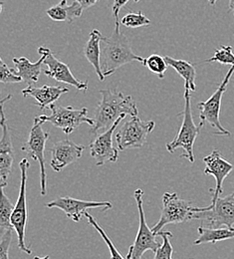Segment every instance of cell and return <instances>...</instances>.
<instances>
[{"mask_svg": "<svg viewBox=\"0 0 234 259\" xmlns=\"http://www.w3.org/2000/svg\"><path fill=\"white\" fill-rule=\"evenodd\" d=\"M100 94L102 100L93 118V133L110 129L123 116H137V107L132 96L109 89L100 90Z\"/></svg>", "mask_w": 234, "mask_h": 259, "instance_id": "6da1fadb", "label": "cell"}, {"mask_svg": "<svg viewBox=\"0 0 234 259\" xmlns=\"http://www.w3.org/2000/svg\"><path fill=\"white\" fill-rule=\"evenodd\" d=\"M101 50V67L105 77L114 74L124 65L133 62L143 63L145 59L133 52L130 40L120 30L119 21H116L114 32L110 37H103Z\"/></svg>", "mask_w": 234, "mask_h": 259, "instance_id": "7a4b0ae2", "label": "cell"}, {"mask_svg": "<svg viewBox=\"0 0 234 259\" xmlns=\"http://www.w3.org/2000/svg\"><path fill=\"white\" fill-rule=\"evenodd\" d=\"M184 109L181 113L183 115V121L177 136L167 144V150L172 154L175 150L181 148L184 151V154L180 155V158H186L191 162H195V153L194 146L195 142L200 135L202 128L201 124L197 126L194 122L193 113H192V101H191V91L185 89L184 91Z\"/></svg>", "mask_w": 234, "mask_h": 259, "instance_id": "3957f363", "label": "cell"}, {"mask_svg": "<svg viewBox=\"0 0 234 259\" xmlns=\"http://www.w3.org/2000/svg\"><path fill=\"white\" fill-rule=\"evenodd\" d=\"M192 220H199L209 228L226 227L232 228L234 226V193L225 197H217L206 207L193 208Z\"/></svg>", "mask_w": 234, "mask_h": 259, "instance_id": "277c9868", "label": "cell"}, {"mask_svg": "<svg viewBox=\"0 0 234 259\" xmlns=\"http://www.w3.org/2000/svg\"><path fill=\"white\" fill-rule=\"evenodd\" d=\"M20 171H21V181H20V189L19 195L14 207L12 217H11V225L13 229L16 231L18 238V247L25 253L31 254L32 251L29 246L26 245V226L28 220V210H27V196H26V182H27V170L30 166V162L27 159L21 160L19 163Z\"/></svg>", "mask_w": 234, "mask_h": 259, "instance_id": "5b68a950", "label": "cell"}, {"mask_svg": "<svg viewBox=\"0 0 234 259\" xmlns=\"http://www.w3.org/2000/svg\"><path fill=\"white\" fill-rule=\"evenodd\" d=\"M134 199L137 205L138 210V229L136 236L134 238V244L129 248L127 259H142L144 253L148 250L156 252L161 246L157 240V237L160 236L158 233L154 232L148 227L144 211V192L141 189H137L134 194Z\"/></svg>", "mask_w": 234, "mask_h": 259, "instance_id": "8992f818", "label": "cell"}, {"mask_svg": "<svg viewBox=\"0 0 234 259\" xmlns=\"http://www.w3.org/2000/svg\"><path fill=\"white\" fill-rule=\"evenodd\" d=\"M51 115H41L36 117L37 120L43 123H51L53 126L60 128L66 135H70L81 124H89L94 126V120L87 116L88 110L86 108L75 109L72 106L60 107L52 104L49 106Z\"/></svg>", "mask_w": 234, "mask_h": 259, "instance_id": "52a82bcc", "label": "cell"}, {"mask_svg": "<svg viewBox=\"0 0 234 259\" xmlns=\"http://www.w3.org/2000/svg\"><path fill=\"white\" fill-rule=\"evenodd\" d=\"M234 73V66H231L228 70L226 76L224 77L223 81L219 85V87L216 89V91L211 95V97L207 99L205 102H201L198 105V108L200 109V119H201V125L203 127L205 123L209 124L213 129L216 130V135H222V136H231V133L229 131L223 128L219 115L221 110V101L223 94L225 93L227 89V85L232 77Z\"/></svg>", "mask_w": 234, "mask_h": 259, "instance_id": "ba28073f", "label": "cell"}, {"mask_svg": "<svg viewBox=\"0 0 234 259\" xmlns=\"http://www.w3.org/2000/svg\"><path fill=\"white\" fill-rule=\"evenodd\" d=\"M193 208L191 201L179 198L176 193H165L161 219L152 230L158 233L167 225L183 224L192 221Z\"/></svg>", "mask_w": 234, "mask_h": 259, "instance_id": "9c48e42d", "label": "cell"}, {"mask_svg": "<svg viewBox=\"0 0 234 259\" xmlns=\"http://www.w3.org/2000/svg\"><path fill=\"white\" fill-rule=\"evenodd\" d=\"M154 121H143L137 116L127 120L117 133L116 141L118 149L125 151L128 149H139L147 143V138L155 129Z\"/></svg>", "mask_w": 234, "mask_h": 259, "instance_id": "30bf717a", "label": "cell"}, {"mask_svg": "<svg viewBox=\"0 0 234 259\" xmlns=\"http://www.w3.org/2000/svg\"><path fill=\"white\" fill-rule=\"evenodd\" d=\"M44 123L34 119V124L30 130L27 142L22 146L21 150L25 152L32 160L37 161L40 165V185L41 194H46V170H45V146L49 139V132L44 131L42 125Z\"/></svg>", "mask_w": 234, "mask_h": 259, "instance_id": "8fae6325", "label": "cell"}, {"mask_svg": "<svg viewBox=\"0 0 234 259\" xmlns=\"http://www.w3.org/2000/svg\"><path fill=\"white\" fill-rule=\"evenodd\" d=\"M46 206L48 208H59L65 212L68 219L75 223H80L85 218L88 209L102 208L103 210H108L113 207V204L109 201H87L65 196L46 203Z\"/></svg>", "mask_w": 234, "mask_h": 259, "instance_id": "7c38bea8", "label": "cell"}, {"mask_svg": "<svg viewBox=\"0 0 234 259\" xmlns=\"http://www.w3.org/2000/svg\"><path fill=\"white\" fill-rule=\"evenodd\" d=\"M38 53L45 55L44 64L47 66V69L44 70L43 72L45 73L46 76L53 78L57 82L71 85L78 90H81V91L88 90V83L84 81H80L77 78H75V76L72 74L67 65L58 60L48 47L40 46L38 48Z\"/></svg>", "mask_w": 234, "mask_h": 259, "instance_id": "4fadbf2b", "label": "cell"}, {"mask_svg": "<svg viewBox=\"0 0 234 259\" xmlns=\"http://www.w3.org/2000/svg\"><path fill=\"white\" fill-rule=\"evenodd\" d=\"M125 118L126 116L120 118L110 129L98 135L90 144V153L92 158L95 160L97 166L104 165L106 162H116L118 161L119 149L115 148L113 145V135L122 120Z\"/></svg>", "mask_w": 234, "mask_h": 259, "instance_id": "5bb4252c", "label": "cell"}, {"mask_svg": "<svg viewBox=\"0 0 234 259\" xmlns=\"http://www.w3.org/2000/svg\"><path fill=\"white\" fill-rule=\"evenodd\" d=\"M12 95H8L1 101V127H2V137L0 140V186L4 188L7 185L8 176L11 172L12 164L14 160L12 142L10 130L6 124V118L4 114V104L6 101H9Z\"/></svg>", "mask_w": 234, "mask_h": 259, "instance_id": "9a60e30c", "label": "cell"}, {"mask_svg": "<svg viewBox=\"0 0 234 259\" xmlns=\"http://www.w3.org/2000/svg\"><path fill=\"white\" fill-rule=\"evenodd\" d=\"M203 162L205 163L204 174L214 177L216 182L215 189L209 190V192L212 194L211 201H214L216 200L217 197H219L220 194H222V184L224 180L227 178V176L232 171L233 164L227 162L221 156L218 150H213L210 155L203 159Z\"/></svg>", "mask_w": 234, "mask_h": 259, "instance_id": "2e32d148", "label": "cell"}, {"mask_svg": "<svg viewBox=\"0 0 234 259\" xmlns=\"http://www.w3.org/2000/svg\"><path fill=\"white\" fill-rule=\"evenodd\" d=\"M85 147L75 144L70 140H63L57 142L50 149L52 158L50 164L55 171H60L69 164L77 162L81 159Z\"/></svg>", "mask_w": 234, "mask_h": 259, "instance_id": "e0dca14e", "label": "cell"}, {"mask_svg": "<svg viewBox=\"0 0 234 259\" xmlns=\"http://www.w3.org/2000/svg\"><path fill=\"white\" fill-rule=\"evenodd\" d=\"M69 92V88L66 87H56V86H49L44 85L40 88H36L28 86L22 90V95L24 97H32L36 100L37 106L40 110L49 107L54 102H56L63 94Z\"/></svg>", "mask_w": 234, "mask_h": 259, "instance_id": "ac0fdd59", "label": "cell"}, {"mask_svg": "<svg viewBox=\"0 0 234 259\" xmlns=\"http://www.w3.org/2000/svg\"><path fill=\"white\" fill-rule=\"evenodd\" d=\"M103 37L104 36L99 30L97 29L92 30V32L89 35V39L84 47L85 57L89 61V63L94 67L100 81H104L106 78L103 74L102 67H101V55H102L101 42Z\"/></svg>", "mask_w": 234, "mask_h": 259, "instance_id": "d6986e66", "label": "cell"}, {"mask_svg": "<svg viewBox=\"0 0 234 259\" xmlns=\"http://www.w3.org/2000/svg\"><path fill=\"white\" fill-rule=\"evenodd\" d=\"M41 57L40 59L32 63L26 57L20 58H13V64L16 68V73L22 78L23 82L27 83L28 86L35 84L39 80V76L41 74L42 65L44 64L45 55L39 54Z\"/></svg>", "mask_w": 234, "mask_h": 259, "instance_id": "ffe728a7", "label": "cell"}, {"mask_svg": "<svg viewBox=\"0 0 234 259\" xmlns=\"http://www.w3.org/2000/svg\"><path fill=\"white\" fill-rule=\"evenodd\" d=\"M83 7L74 1L72 4H68L67 0H61L57 5L52 6L46 11V14L54 21L73 22L75 18H78L83 13Z\"/></svg>", "mask_w": 234, "mask_h": 259, "instance_id": "44dd1931", "label": "cell"}, {"mask_svg": "<svg viewBox=\"0 0 234 259\" xmlns=\"http://www.w3.org/2000/svg\"><path fill=\"white\" fill-rule=\"evenodd\" d=\"M167 64L172 67L184 80V89L190 90L191 92L196 91V77L197 72L194 65L185 60H177L170 56H164Z\"/></svg>", "mask_w": 234, "mask_h": 259, "instance_id": "7402d4cb", "label": "cell"}, {"mask_svg": "<svg viewBox=\"0 0 234 259\" xmlns=\"http://www.w3.org/2000/svg\"><path fill=\"white\" fill-rule=\"evenodd\" d=\"M199 237L194 242L195 245H200L203 243H216L218 241L234 238V227H219V228H209L201 227L198 228Z\"/></svg>", "mask_w": 234, "mask_h": 259, "instance_id": "603a6c76", "label": "cell"}, {"mask_svg": "<svg viewBox=\"0 0 234 259\" xmlns=\"http://www.w3.org/2000/svg\"><path fill=\"white\" fill-rule=\"evenodd\" d=\"M4 188H1V197H0V227L1 230L13 228L11 225V217L14 210V205L11 200L5 194Z\"/></svg>", "mask_w": 234, "mask_h": 259, "instance_id": "cb8c5ba5", "label": "cell"}, {"mask_svg": "<svg viewBox=\"0 0 234 259\" xmlns=\"http://www.w3.org/2000/svg\"><path fill=\"white\" fill-rule=\"evenodd\" d=\"M143 65L146 66L152 73L156 74L160 79L165 78V74L168 67L165 57L159 54H153L148 58H145Z\"/></svg>", "mask_w": 234, "mask_h": 259, "instance_id": "d4e9b609", "label": "cell"}, {"mask_svg": "<svg viewBox=\"0 0 234 259\" xmlns=\"http://www.w3.org/2000/svg\"><path fill=\"white\" fill-rule=\"evenodd\" d=\"M85 218L88 220V223L89 225H91L92 227H94L99 233H100L102 238L104 239V241L106 242V244L108 245V248L110 250V254H111V259H127L125 257H123V255L118 251V249L116 248V246L114 245L113 241L110 239V237L107 235V233L105 232V230L99 226L98 222L88 212H86L85 214Z\"/></svg>", "mask_w": 234, "mask_h": 259, "instance_id": "484cf974", "label": "cell"}, {"mask_svg": "<svg viewBox=\"0 0 234 259\" xmlns=\"http://www.w3.org/2000/svg\"><path fill=\"white\" fill-rule=\"evenodd\" d=\"M160 236L163 237V244L158 248L155 252L154 259H174L173 258V247L170 243V238L172 237V233L167 230H161L158 232Z\"/></svg>", "mask_w": 234, "mask_h": 259, "instance_id": "4316f807", "label": "cell"}, {"mask_svg": "<svg viewBox=\"0 0 234 259\" xmlns=\"http://www.w3.org/2000/svg\"><path fill=\"white\" fill-rule=\"evenodd\" d=\"M121 23L129 28H138L143 26H149L152 24V21L142 12H130L126 14L122 20Z\"/></svg>", "mask_w": 234, "mask_h": 259, "instance_id": "83f0119b", "label": "cell"}, {"mask_svg": "<svg viewBox=\"0 0 234 259\" xmlns=\"http://www.w3.org/2000/svg\"><path fill=\"white\" fill-rule=\"evenodd\" d=\"M204 62H218L222 65H230L234 66V51L233 48L231 46H224L221 45L219 49H217L214 52V55L205 60Z\"/></svg>", "mask_w": 234, "mask_h": 259, "instance_id": "f1b7e54d", "label": "cell"}, {"mask_svg": "<svg viewBox=\"0 0 234 259\" xmlns=\"http://www.w3.org/2000/svg\"><path fill=\"white\" fill-rule=\"evenodd\" d=\"M0 73H1L0 81L4 84L23 82L22 78L16 73V71L14 69L9 68L7 65L4 63V61L2 59H0Z\"/></svg>", "mask_w": 234, "mask_h": 259, "instance_id": "f546056e", "label": "cell"}, {"mask_svg": "<svg viewBox=\"0 0 234 259\" xmlns=\"http://www.w3.org/2000/svg\"><path fill=\"white\" fill-rule=\"evenodd\" d=\"M13 228L2 230L0 239V259H9V248L12 241Z\"/></svg>", "mask_w": 234, "mask_h": 259, "instance_id": "4dcf8cb0", "label": "cell"}, {"mask_svg": "<svg viewBox=\"0 0 234 259\" xmlns=\"http://www.w3.org/2000/svg\"><path fill=\"white\" fill-rule=\"evenodd\" d=\"M129 1H131V0H114L113 6H112V11H113L116 21H119V13H120L121 9L123 8V6H125ZM133 1L138 2L139 0H133Z\"/></svg>", "mask_w": 234, "mask_h": 259, "instance_id": "1f68e13d", "label": "cell"}, {"mask_svg": "<svg viewBox=\"0 0 234 259\" xmlns=\"http://www.w3.org/2000/svg\"><path fill=\"white\" fill-rule=\"evenodd\" d=\"M75 1H77L83 7V9L85 10L87 8L92 7L93 5L98 3L100 0H75Z\"/></svg>", "mask_w": 234, "mask_h": 259, "instance_id": "d6a6232c", "label": "cell"}, {"mask_svg": "<svg viewBox=\"0 0 234 259\" xmlns=\"http://www.w3.org/2000/svg\"><path fill=\"white\" fill-rule=\"evenodd\" d=\"M228 7H229V11H231L233 13L234 16V0H229V4H228Z\"/></svg>", "mask_w": 234, "mask_h": 259, "instance_id": "836d02e7", "label": "cell"}, {"mask_svg": "<svg viewBox=\"0 0 234 259\" xmlns=\"http://www.w3.org/2000/svg\"><path fill=\"white\" fill-rule=\"evenodd\" d=\"M34 259H50L49 257V255H46V256H44V257H40V256H35Z\"/></svg>", "mask_w": 234, "mask_h": 259, "instance_id": "e575fe53", "label": "cell"}, {"mask_svg": "<svg viewBox=\"0 0 234 259\" xmlns=\"http://www.w3.org/2000/svg\"><path fill=\"white\" fill-rule=\"evenodd\" d=\"M207 1L209 2L210 5H214V4L217 2V0H207Z\"/></svg>", "mask_w": 234, "mask_h": 259, "instance_id": "d590c367", "label": "cell"}]
</instances>
